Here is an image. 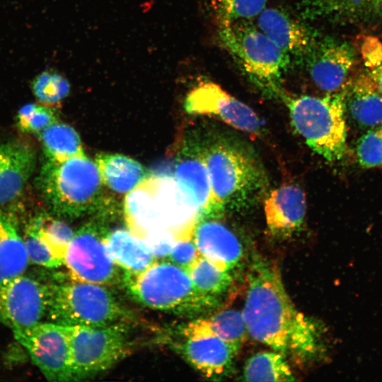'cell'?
<instances>
[{
    "label": "cell",
    "mask_w": 382,
    "mask_h": 382,
    "mask_svg": "<svg viewBox=\"0 0 382 382\" xmlns=\"http://www.w3.org/2000/svg\"><path fill=\"white\" fill-rule=\"evenodd\" d=\"M378 92L382 95V64L368 71Z\"/></svg>",
    "instance_id": "obj_38"
},
{
    "label": "cell",
    "mask_w": 382,
    "mask_h": 382,
    "mask_svg": "<svg viewBox=\"0 0 382 382\" xmlns=\"http://www.w3.org/2000/svg\"><path fill=\"white\" fill-rule=\"evenodd\" d=\"M47 159L63 161L84 155L78 133L57 122L37 134Z\"/></svg>",
    "instance_id": "obj_25"
},
{
    "label": "cell",
    "mask_w": 382,
    "mask_h": 382,
    "mask_svg": "<svg viewBox=\"0 0 382 382\" xmlns=\"http://www.w3.org/2000/svg\"><path fill=\"white\" fill-rule=\"evenodd\" d=\"M29 262L45 268H57L63 263L45 245L33 227L28 224L23 235Z\"/></svg>",
    "instance_id": "obj_34"
},
{
    "label": "cell",
    "mask_w": 382,
    "mask_h": 382,
    "mask_svg": "<svg viewBox=\"0 0 382 382\" xmlns=\"http://www.w3.org/2000/svg\"><path fill=\"white\" fill-rule=\"evenodd\" d=\"M29 224L45 245L64 265L66 250L75 234L72 228L65 222L44 214L34 217Z\"/></svg>",
    "instance_id": "obj_27"
},
{
    "label": "cell",
    "mask_w": 382,
    "mask_h": 382,
    "mask_svg": "<svg viewBox=\"0 0 382 382\" xmlns=\"http://www.w3.org/2000/svg\"><path fill=\"white\" fill-rule=\"evenodd\" d=\"M374 2L378 8L382 11V0H374Z\"/></svg>",
    "instance_id": "obj_39"
},
{
    "label": "cell",
    "mask_w": 382,
    "mask_h": 382,
    "mask_svg": "<svg viewBox=\"0 0 382 382\" xmlns=\"http://www.w3.org/2000/svg\"><path fill=\"white\" fill-rule=\"evenodd\" d=\"M127 314L103 285L71 279L48 282L46 318L66 326L103 327L122 322Z\"/></svg>",
    "instance_id": "obj_7"
},
{
    "label": "cell",
    "mask_w": 382,
    "mask_h": 382,
    "mask_svg": "<svg viewBox=\"0 0 382 382\" xmlns=\"http://www.w3.org/2000/svg\"><path fill=\"white\" fill-rule=\"evenodd\" d=\"M214 196L224 211L253 206L267 187L266 176L248 151L227 141H218L201 150Z\"/></svg>",
    "instance_id": "obj_3"
},
{
    "label": "cell",
    "mask_w": 382,
    "mask_h": 382,
    "mask_svg": "<svg viewBox=\"0 0 382 382\" xmlns=\"http://www.w3.org/2000/svg\"><path fill=\"white\" fill-rule=\"evenodd\" d=\"M143 241L156 258L167 257L176 241L172 236L164 233L151 235Z\"/></svg>",
    "instance_id": "obj_37"
},
{
    "label": "cell",
    "mask_w": 382,
    "mask_h": 382,
    "mask_svg": "<svg viewBox=\"0 0 382 382\" xmlns=\"http://www.w3.org/2000/svg\"><path fill=\"white\" fill-rule=\"evenodd\" d=\"M174 179L197 209L199 219L219 218L225 212L214 196L201 150L182 152L175 164Z\"/></svg>",
    "instance_id": "obj_16"
},
{
    "label": "cell",
    "mask_w": 382,
    "mask_h": 382,
    "mask_svg": "<svg viewBox=\"0 0 382 382\" xmlns=\"http://www.w3.org/2000/svg\"><path fill=\"white\" fill-rule=\"evenodd\" d=\"M107 232L103 226L88 223L75 233L64 262L71 279L103 286L117 282L118 266L104 242Z\"/></svg>",
    "instance_id": "obj_10"
},
{
    "label": "cell",
    "mask_w": 382,
    "mask_h": 382,
    "mask_svg": "<svg viewBox=\"0 0 382 382\" xmlns=\"http://www.w3.org/2000/svg\"><path fill=\"white\" fill-rule=\"evenodd\" d=\"M200 255L191 238L176 241L167 257L172 263L187 271Z\"/></svg>",
    "instance_id": "obj_35"
},
{
    "label": "cell",
    "mask_w": 382,
    "mask_h": 382,
    "mask_svg": "<svg viewBox=\"0 0 382 382\" xmlns=\"http://www.w3.org/2000/svg\"><path fill=\"white\" fill-rule=\"evenodd\" d=\"M209 330L237 352L248 334L242 313L226 310L203 319Z\"/></svg>",
    "instance_id": "obj_29"
},
{
    "label": "cell",
    "mask_w": 382,
    "mask_h": 382,
    "mask_svg": "<svg viewBox=\"0 0 382 382\" xmlns=\"http://www.w3.org/2000/svg\"><path fill=\"white\" fill-rule=\"evenodd\" d=\"M267 0H212L221 25L251 18L264 8Z\"/></svg>",
    "instance_id": "obj_31"
},
{
    "label": "cell",
    "mask_w": 382,
    "mask_h": 382,
    "mask_svg": "<svg viewBox=\"0 0 382 382\" xmlns=\"http://www.w3.org/2000/svg\"><path fill=\"white\" fill-rule=\"evenodd\" d=\"M345 89L323 97L283 96L296 131L329 161L342 159L347 151Z\"/></svg>",
    "instance_id": "obj_5"
},
{
    "label": "cell",
    "mask_w": 382,
    "mask_h": 382,
    "mask_svg": "<svg viewBox=\"0 0 382 382\" xmlns=\"http://www.w3.org/2000/svg\"><path fill=\"white\" fill-rule=\"evenodd\" d=\"M16 340L28 352L33 363L51 381H71L67 327L47 322L13 330Z\"/></svg>",
    "instance_id": "obj_11"
},
{
    "label": "cell",
    "mask_w": 382,
    "mask_h": 382,
    "mask_svg": "<svg viewBox=\"0 0 382 382\" xmlns=\"http://www.w3.org/2000/svg\"><path fill=\"white\" fill-rule=\"evenodd\" d=\"M124 281L131 296L152 309L193 314L216 303V298L197 290L186 270L170 261H156L138 274L125 275Z\"/></svg>",
    "instance_id": "obj_6"
},
{
    "label": "cell",
    "mask_w": 382,
    "mask_h": 382,
    "mask_svg": "<svg viewBox=\"0 0 382 382\" xmlns=\"http://www.w3.org/2000/svg\"><path fill=\"white\" fill-rule=\"evenodd\" d=\"M28 263L16 217L0 212V280L24 273Z\"/></svg>",
    "instance_id": "obj_23"
},
{
    "label": "cell",
    "mask_w": 382,
    "mask_h": 382,
    "mask_svg": "<svg viewBox=\"0 0 382 382\" xmlns=\"http://www.w3.org/2000/svg\"><path fill=\"white\" fill-rule=\"evenodd\" d=\"M218 217L202 218L192 234L200 255L224 270H233L243 257V248L236 236Z\"/></svg>",
    "instance_id": "obj_17"
},
{
    "label": "cell",
    "mask_w": 382,
    "mask_h": 382,
    "mask_svg": "<svg viewBox=\"0 0 382 382\" xmlns=\"http://www.w3.org/2000/svg\"><path fill=\"white\" fill-rule=\"evenodd\" d=\"M260 30L288 54L307 55L317 42L312 32L277 8H264L257 15Z\"/></svg>",
    "instance_id": "obj_20"
},
{
    "label": "cell",
    "mask_w": 382,
    "mask_h": 382,
    "mask_svg": "<svg viewBox=\"0 0 382 382\" xmlns=\"http://www.w3.org/2000/svg\"><path fill=\"white\" fill-rule=\"evenodd\" d=\"M356 155L364 168L382 166V127L369 129L357 141Z\"/></svg>",
    "instance_id": "obj_33"
},
{
    "label": "cell",
    "mask_w": 382,
    "mask_h": 382,
    "mask_svg": "<svg viewBox=\"0 0 382 382\" xmlns=\"http://www.w3.org/2000/svg\"><path fill=\"white\" fill-rule=\"evenodd\" d=\"M35 97L42 104L50 105L65 98L70 90L67 79L54 70H46L31 82Z\"/></svg>",
    "instance_id": "obj_30"
},
{
    "label": "cell",
    "mask_w": 382,
    "mask_h": 382,
    "mask_svg": "<svg viewBox=\"0 0 382 382\" xmlns=\"http://www.w3.org/2000/svg\"><path fill=\"white\" fill-rule=\"evenodd\" d=\"M219 33L224 47L250 79L280 93V80L289 63L288 53L242 21L221 25Z\"/></svg>",
    "instance_id": "obj_8"
},
{
    "label": "cell",
    "mask_w": 382,
    "mask_h": 382,
    "mask_svg": "<svg viewBox=\"0 0 382 382\" xmlns=\"http://www.w3.org/2000/svg\"><path fill=\"white\" fill-rule=\"evenodd\" d=\"M48 282L23 274L0 280V323L12 331L46 317Z\"/></svg>",
    "instance_id": "obj_12"
},
{
    "label": "cell",
    "mask_w": 382,
    "mask_h": 382,
    "mask_svg": "<svg viewBox=\"0 0 382 382\" xmlns=\"http://www.w3.org/2000/svg\"><path fill=\"white\" fill-rule=\"evenodd\" d=\"M184 334L186 340L183 354L196 369L213 379L221 378L230 373L237 352L214 335L203 319L189 323Z\"/></svg>",
    "instance_id": "obj_14"
},
{
    "label": "cell",
    "mask_w": 382,
    "mask_h": 382,
    "mask_svg": "<svg viewBox=\"0 0 382 382\" xmlns=\"http://www.w3.org/2000/svg\"><path fill=\"white\" fill-rule=\"evenodd\" d=\"M361 52L369 70L382 64V44L377 38L366 37L361 44Z\"/></svg>",
    "instance_id": "obj_36"
},
{
    "label": "cell",
    "mask_w": 382,
    "mask_h": 382,
    "mask_svg": "<svg viewBox=\"0 0 382 382\" xmlns=\"http://www.w3.org/2000/svg\"><path fill=\"white\" fill-rule=\"evenodd\" d=\"M124 212L129 231L141 240L159 233L176 241L191 238L199 219L175 180L168 176L146 178L129 191Z\"/></svg>",
    "instance_id": "obj_2"
},
{
    "label": "cell",
    "mask_w": 382,
    "mask_h": 382,
    "mask_svg": "<svg viewBox=\"0 0 382 382\" xmlns=\"http://www.w3.org/2000/svg\"><path fill=\"white\" fill-rule=\"evenodd\" d=\"M96 164L103 183L117 193L129 192L146 178L141 165L125 156L100 154Z\"/></svg>",
    "instance_id": "obj_24"
},
{
    "label": "cell",
    "mask_w": 382,
    "mask_h": 382,
    "mask_svg": "<svg viewBox=\"0 0 382 382\" xmlns=\"http://www.w3.org/2000/svg\"><path fill=\"white\" fill-rule=\"evenodd\" d=\"M264 211L267 226L272 235L291 236L303 223L306 211L305 194L296 185H281L267 197Z\"/></svg>",
    "instance_id": "obj_18"
},
{
    "label": "cell",
    "mask_w": 382,
    "mask_h": 382,
    "mask_svg": "<svg viewBox=\"0 0 382 382\" xmlns=\"http://www.w3.org/2000/svg\"><path fill=\"white\" fill-rule=\"evenodd\" d=\"M103 181L96 163L85 155L47 159L37 178L40 193L55 214L76 218L97 208Z\"/></svg>",
    "instance_id": "obj_4"
},
{
    "label": "cell",
    "mask_w": 382,
    "mask_h": 382,
    "mask_svg": "<svg viewBox=\"0 0 382 382\" xmlns=\"http://www.w3.org/2000/svg\"><path fill=\"white\" fill-rule=\"evenodd\" d=\"M72 381L96 376L128 352V329L123 322L103 326H66Z\"/></svg>",
    "instance_id": "obj_9"
},
{
    "label": "cell",
    "mask_w": 382,
    "mask_h": 382,
    "mask_svg": "<svg viewBox=\"0 0 382 382\" xmlns=\"http://www.w3.org/2000/svg\"><path fill=\"white\" fill-rule=\"evenodd\" d=\"M55 122V111L45 105L28 103L17 113V125L23 132L38 134Z\"/></svg>",
    "instance_id": "obj_32"
},
{
    "label": "cell",
    "mask_w": 382,
    "mask_h": 382,
    "mask_svg": "<svg viewBox=\"0 0 382 382\" xmlns=\"http://www.w3.org/2000/svg\"><path fill=\"white\" fill-rule=\"evenodd\" d=\"M36 165V153L29 144L11 141L0 144V204L22 192Z\"/></svg>",
    "instance_id": "obj_19"
},
{
    "label": "cell",
    "mask_w": 382,
    "mask_h": 382,
    "mask_svg": "<svg viewBox=\"0 0 382 382\" xmlns=\"http://www.w3.org/2000/svg\"><path fill=\"white\" fill-rule=\"evenodd\" d=\"M185 108L191 114L215 116L250 134L260 133L261 123L253 110L214 83H202L192 89L186 98Z\"/></svg>",
    "instance_id": "obj_13"
},
{
    "label": "cell",
    "mask_w": 382,
    "mask_h": 382,
    "mask_svg": "<svg viewBox=\"0 0 382 382\" xmlns=\"http://www.w3.org/2000/svg\"><path fill=\"white\" fill-rule=\"evenodd\" d=\"M104 242L110 256L125 275L138 274L156 261L144 241L130 231L118 228L107 232Z\"/></svg>",
    "instance_id": "obj_22"
},
{
    "label": "cell",
    "mask_w": 382,
    "mask_h": 382,
    "mask_svg": "<svg viewBox=\"0 0 382 382\" xmlns=\"http://www.w3.org/2000/svg\"><path fill=\"white\" fill-rule=\"evenodd\" d=\"M187 272L197 290L213 298L225 292L233 281L229 271L221 269L202 255Z\"/></svg>",
    "instance_id": "obj_28"
},
{
    "label": "cell",
    "mask_w": 382,
    "mask_h": 382,
    "mask_svg": "<svg viewBox=\"0 0 382 382\" xmlns=\"http://www.w3.org/2000/svg\"><path fill=\"white\" fill-rule=\"evenodd\" d=\"M248 280L242 314L248 334L285 358L313 357L321 345L320 330L292 303L277 265L253 255Z\"/></svg>",
    "instance_id": "obj_1"
},
{
    "label": "cell",
    "mask_w": 382,
    "mask_h": 382,
    "mask_svg": "<svg viewBox=\"0 0 382 382\" xmlns=\"http://www.w3.org/2000/svg\"><path fill=\"white\" fill-rule=\"evenodd\" d=\"M246 381H294L296 378L286 358L275 352H260L250 357L244 366Z\"/></svg>",
    "instance_id": "obj_26"
},
{
    "label": "cell",
    "mask_w": 382,
    "mask_h": 382,
    "mask_svg": "<svg viewBox=\"0 0 382 382\" xmlns=\"http://www.w3.org/2000/svg\"><path fill=\"white\" fill-rule=\"evenodd\" d=\"M345 105L359 127L369 129L381 126L382 95L368 73L349 81L345 89Z\"/></svg>",
    "instance_id": "obj_21"
},
{
    "label": "cell",
    "mask_w": 382,
    "mask_h": 382,
    "mask_svg": "<svg viewBox=\"0 0 382 382\" xmlns=\"http://www.w3.org/2000/svg\"><path fill=\"white\" fill-rule=\"evenodd\" d=\"M307 56L308 72L320 90L332 93L345 88L355 59L349 43L325 38L316 42Z\"/></svg>",
    "instance_id": "obj_15"
},
{
    "label": "cell",
    "mask_w": 382,
    "mask_h": 382,
    "mask_svg": "<svg viewBox=\"0 0 382 382\" xmlns=\"http://www.w3.org/2000/svg\"><path fill=\"white\" fill-rule=\"evenodd\" d=\"M381 127H382V122H381Z\"/></svg>",
    "instance_id": "obj_40"
}]
</instances>
